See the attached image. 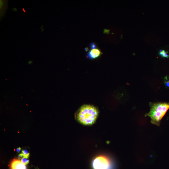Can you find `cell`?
<instances>
[{
    "label": "cell",
    "mask_w": 169,
    "mask_h": 169,
    "mask_svg": "<svg viewBox=\"0 0 169 169\" xmlns=\"http://www.w3.org/2000/svg\"><path fill=\"white\" fill-rule=\"evenodd\" d=\"M22 153L24 157L28 158L29 157V153L26 149H24L22 150Z\"/></svg>",
    "instance_id": "ba28073f"
},
{
    "label": "cell",
    "mask_w": 169,
    "mask_h": 169,
    "mask_svg": "<svg viewBox=\"0 0 169 169\" xmlns=\"http://www.w3.org/2000/svg\"><path fill=\"white\" fill-rule=\"evenodd\" d=\"M21 161L22 163L25 165L27 164L29 162V160L28 159V158H26L24 157L22 158Z\"/></svg>",
    "instance_id": "9c48e42d"
},
{
    "label": "cell",
    "mask_w": 169,
    "mask_h": 169,
    "mask_svg": "<svg viewBox=\"0 0 169 169\" xmlns=\"http://www.w3.org/2000/svg\"><path fill=\"white\" fill-rule=\"evenodd\" d=\"M21 150V147H18V148H17L16 150V151L17 152L19 153L20 152Z\"/></svg>",
    "instance_id": "8fae6325"
},
{
    "label": "cell",
    "mask_w": 169,
    "mask_h": 169,
    "mask_svg": "<svg viewBox=\"0 0 169 169\" xmlns=\"http://www.w3.org/2000/svg\"><path fill=\"white\" fill-rule=\"evenodd\" d=\"M99 111L95 106L90 105H84L81 106L75 115L76 120L85 125H90L96 121Z\"/></svg>",
    "instance_id": "6da1fadb"
},
{
    "label": "cell",
    "mask_w": 169,
    "mask_h": 169,
    "mask_svg": "<svg viewBox=\"0 0 169 169\" xmlns=\"http://www.w3.org/2000/svg\"><path fill=\"white\" fill-rule=\"evenodd\" d=\"M6 1L0 0V14H1L2 13V12L3 11V9H4V7L6 6Z\"/></svg>",
    "instance_id": "8992f818"
},
{
    "label": "cell",
    "mask_w": 169,
    "mask_h": 169,
    "mask_svg": "<svg viewBox=\"0 0 169 169\" xmlns=\"http://www.w3.org/2000/svg\"><path fill=\"white\" fill-rule=\"evenodd\" d=\"M102 54L100 50L97 48H91L87 54V58L90 59H96Z\"/></svg>",
    "instance_id": "5b68a950"
},
{
    "label": "cell",
    "mask_w": 169,
    "mask_h": 169,
    "mask_svg": "<svg viewBox=\"0 0 169 169\" xmlns=\"http://www.w3.org/2000/svg\"><path fill=\"white\" fill-rule=\"evenodd\" d=\"M23 11L24 12H26V11H25V10H24V8H23Z\"/></svg>",
    "instance_id": "7c38bea8"
},
{
    "label": "cell",
    "mask_w": 169,
    "mask_h": 169,
    "mask_svg": "<svg viewBox=\"0 0 169 169\" xmlns=\"http://www.w3.org/2000/svg\"><path fill=\"white\" fill-rule=\"evenodd\" d=\"M110 162L106 156L100 155L96 157L93 161L92 166L94 169H109Z\"/></svg>",
    "instance_id": "3957f363"
},
{
    "label": "cell",
    "mask_w": 169,
    "mask_h": 169,
    "mask_svg": "<svg viewBox=\"0 0 169 169\" xmlns=\"http://www.w3.org/2000/svg\"><path fill=\"white\" fill-rule=\"evenodd\" d=\"M23 157V155L22 153L18 155V157L19 159L21 160L22 159V158Z\"/></svg>",
    "instance_id": "30bf717a"
},
{
    "label": "cell",
    "mask_w": 169,
    "mask_h": 169,
    "mask_svg": "<svg viewBox=\"0 0 169 169\" xmlns=\"http://www.w3.org/2000/svg\"><path fill=\"white\" fill-rule=\"evenodd\" d=\"M169 109V104L166 103H158L153 104L147 115L151 119V123L159 125L160 122Z\"/></svg>",
    "instance_id": "7a4b0ae2"
},
{
    "label": "cell",
    "mask_w": 169,
    "mask_h": 169,
    "mask_svg": "<svg viewBox=\"0 0 169 169\" xmlns=\"http://www.w3.org/2000/svg\"><path fill=\"white\" fill-rule=\"evenodd\" d=\"M11 169H27L26 165L19 159H14L10 165Z\"/></svg>",
    "instance_id": "277c9868"
},
{
    "label": "cell",
    "mask_w": 169,
    "mask_h": 169,
    "mask_svg": "<svg viewBox=\"0 0 169 169\" xmlns=\"http://www.w3.org/2000/svg\"><path fill=\"white\" fill-rule=\"evenodd\" d=\"M159 54L161 56L163 57L168 58L169 57L167 52L163 50H160L159 51Z\"/></svg>",
    "instance_id": "52a82bcc"
}]
</instances>
